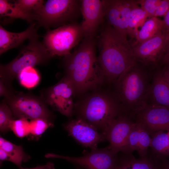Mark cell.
<instances>
[{
  "label": "cell",
  "mask_w": 169,
  "mask_h": 169,
  "mask_svg": "<svg viewBox=\"0 0 169 169\" xmlns=\"http://www.w3.org/2000/svg\"><path fill=\"white\" fill-rule=\"evenodd\" d=\"M77 50L64 57L65 75L76 94L100 88L105 82L96 55L95 38H84Z\"/></svg>",
  "instance_id": "6da1fadb"
},
{
  "label": "cell",
  "mask_w": 169,
  "mask_h": 169,
  "mask_svg": "<svg viewBox=\"0 0 169 169\" xmlns=\"http://www.w3.org/2000/svg\"><path fill=\"white\" fill-rule=\"evenodd\" d=\"M98 46L97 60L105 82L113 83L124 72L137 64L131 45L109 24L101 32Z\"/></svg>",
  "instance_id": "7a4b0ae2"
},
{
  "label": "cell",
  "mask_w": 169,
  "mask_h": 169,
  "mask_svg": "<svg viewBox=\"0 0 169 169\" xmlns=\"http://www.w3.org/2000/svg\"><path fill=\"white\" fill-rule=\"evenodd\" d=\"M94 90L74 104V113L103 133L109 124L125 112L113 94L105 91Z\"/></svg>",
  "instance_id": "3957f363"
},
{
  "label": "cell",
  "mask_w": 169,
  "mask_h": 169,
  "mask_svg": "<svg viewBox=\"0 0 169 169\" xmlns=\"http://www.w3.org/2000/svg\"><path fill=\"white\" fill-rule=\"evenodd\" d=\"M113 94L125 112L132 118L147 104L150 84L145 72L137 64L113 83Z\"/></svg>",
  "instance_id": "277c9868"
},
{
  "label": "cell",
  "mask_w": 169,
  "mask_h": 169,
  "mask_svg": "<svg viewBox=\"0 0 169 169\" xmlns=\"http://www.w3.org/2000/svg\"><path fill=\"white\" fill-rule=\"evenodd\" d=\"M53 57L38 38L30 40L15 58L8 64L0 65V79L9 89L13 90L11 83L23 69L46 64Z\"/></svg>",
  "instance_id": "5b68a950"
},
{
  "label": "cell",
  "mask_w": 169,
  "mask_h": 169,
  "mask_svg": "<svg viewBox=\"0 0 169 169\" xmlns=\"http://www.w3.org/2000/svg\"><path fill=\"white\" fill-rule=\"evenodd\" d=\"M81 13V0H48L36 14L37 26L49 29L76 22Z\"/></svg>",
  "instance_id": "8992f818"
},
{
  "label": "cell",
  "mask_w": 169,
  "mask_h": 169,
  "mask_svg": "<svg viewBox=\"0 0 169 169\" xmlns=\"http://www.w3.org/2000/svg\"><path fill=\"white\" fill-rule=\"evenodd\" d=\"M84 38L81 24L77 22L65 24L53 30L48 29L43 43L53 56L64 57Z\"/></svg>",
  "instance_id": "52a82bcc"
},
{
  "label": "cell",
  "mask_w": 169,
  "mask_h": 169,
  "mask_svg": "<svg viewBox=\"0 0 169 169\" xmlns=\"http://www.w3.org/2000/svg\"><path fill=\"white\" fill-rule=\"evenodd\" d=\"M10 107L17 119L42 118L51 121L52 115L42 99L22 92H14L3 100Z\"/></svg>",
  "instance_id": "ba28073f"
},
{
  "label": "cell",
  "mask_w": 169,
  "mask_h": 169,
  "mask_svg": "<svg viewBox=\"0 0 169 169\" xmlns=\"http://www.w3.org/2000/svg\"><path fill=\"white\" fill-rule=\"evenodd\" d=\"M75 94L73 84L64 76L56 84L42 90L40 97L54 110L70 117L74 113L73 97Z\"/></svg>",
  "instance_id": "9c48e42d"
},
{
  "label": "cell",
  "mask_w": 169,
  "mask_h": 169,
  "mask_svg": "<svg viewBox=\"0 0 169 169\" xmlns=\"http://www.w3.org/2000/svg\"><path fill=\"white\" fill-rule=\"evenodd\" d=\"M118 157V153L108 146L92 149L90 152L80 157H70L52 153L47 155V158L64 159L85 169H115Z\"/></svg>",
  "instance_id": "30bf717a"
},
{
  "label": "cell",
  "mask_w": 169,
  "mask_h": 169,
  "mask_svg": "<svg viewBox=\"0 0 169 169\" xmlns=\"http://www.w3.org/2000/svg\"><path fill=\"white\" fill-rule=\"evenodd\" d=\"M169 38V32L162 31L143 42L131 45L132 54L136 62L146 66L156 65L162 58Z\"/></svg>",
  "instance_id": "8fae6325"
},
{
  "label": "cell",
  "mask_w": 169,
  "mask_h": 169,
  "mask_svg": "<svg viewBox=\"0 0 169 169\" xmlns=\"http://www.w3.org/2000/svg\"><path fill=\"white\" fill-rule=\"evenodd\" d=\"M133 119L124 112L111 122L102 133L109 142L108 147L117 153L121 152L135 124Z\"/></svg>",
  "instance_id": "7c38bea8"
},
{
  "label": "cell",
  "mask_w": 169,
  "mask_h": 169,
  "mask_svg": "<svg viewBox=\"0 0 169 169\" xmlns=\"http://www.w3.org/2000/svg\"><path fill=\"white\" fill-rule=\"evenodd\" d=\"M69 135L81 144L91 149L97 148L99 143L105 140L102 133L83 119L77 118L64 125Z\"/></svg>",
  "instance_id": "4fadbf2b"
},
{
  "label": "cell",
  "mask_w": 169,
  "mask_h": 169,
  "mask_svg": "<svg viewBox=\"0 0 169 169\" xmlns=\"http://www.w3.org/2000/svg\"><path fill=\"white\" fill-rule=\"evenodd\" d=\"M150 135L159 131H169V109L147 104L134 116Z\"/></svg>",
  "instance_id": "5bb4252c"
},
{
  "label": "cell",
  "mask_w": 169,
  "mask_h": 169,
  "mask_svg": "<svg viewBox=\"0 0 169 169\" xmlns=\"http://www.w3.org/2000/svg\"><path fill=\"white\" fill-rule=\"evenodd\" d=\"M81 11L84 38H95L105 18L102 0H81Z\"/></svg>",
  "instance_id": "9a60e30c"
},
{
  "label": "cell",
  "mask_w": 169,
  "mask_h": 169,
  "mask_svg": "<svg viewBox=\"0 0 169 169\" xmlns=\"http://www.w3.org/2000/svg\"><path fill=\"white\" fill-rule=\"evenodd\" d=\"M36 22L30 24L24 31L19 33L9 31L0 25V54L19 46L26 40L38 38Z\"/></svg>",
  "instance_id": "2e32d148"
},
{
  "label": "cell",
  "mask_w": 169,
  "mask_h": 169,
  "mask_svg": "<svg viewBox=\"0 0 169 169\" xmlns=\"http://www.w3.org/2000/svg\"><path fill=\"white\" fill-rule=\"evenodd\" d=\"M149 99L151 103L148 104L169 109V83L164 77L162 71L154 75L149 87L147 100Z\"/></svg>",
  "instance_id": "e0dca14e"
},
{
  "label": "cell",
  "mask_w": 169,
  "mask_h": 169,
  "mask_svg": "<svg viewBox=\"0 0 169 169\" xmlns=\"http://www.w3.org/2000/svg\"><path fill=\"white\" fill-rule=\"evenodd\" d=\"M161 160L151 155L136 158L132 154L122 153L115 169H161Z\"/></svg>",
  "instance_id": "ac0fdd59"
},
{
  "label": "cell",
  "mask_w": 169,
  "mask_h": 169,
  "mask_svg": "<svg viewBox=\"0 0 169 169\" xmlns=\"http://www.w3.org/2000/svg\"><path fill=\"white\" fill-rule=\"evenodd\" d=\"M102 2L105 18L106 19L108 24L127 40L122 27L119 0H102Z\"/></svg>",
  "instance_id": "d6986e66"
},
{
  "label": "cell",
  "mask_w": 169,
  "mask_h": 169,
  "mask_svg": "<svg viewBox=\"0 0 169 169\" xmlns=\"http://www.w3.org/2000/svg\"><path fill=\"white\" fill-rule=\"evenodd\" d=\"M0 18L7 17L11 19L20 18L26 21L30 24L37 20L36 15L21 9L14 3L6 0H0Z\"/></svg>",
  "instance_id": "ffe728a7"
},
{
  "label": "cell",
  "mask_w": 169,
  "mask_h": 169,
  "mask_svg": "<svg viewBox=\"0 0 169 169\" xmlns=\"http://www.w3.org/2000/svg\"><path fill=\"white\" fill-rule=\"evenodd\" d=\"M151 155L160 160L169 157V140L167 133L159 131L150 134Z\"/></svg>",
  "instance_id": "44dd1931"
},
{
  "label": "cell",
  "mask_w": 169,
  "mask_h": 169,
  "mask_svg": "<svg viewBox=\"0 0 169 169\" xmlns=\"http://www.w3.org/2000/svg\"><path fill=\"white\" fill-rule=\"evenodd\" d=\"M163 31L162 20L156 17H150L145 21L139 30L133 45L143 42L158 35Z\"/></svg>",
  "instance_id": "7402d4cb"
},
{
  "label": "cell",
  "mask_w": 169,
  "mask_h": 169,
  "mask_svg": "<svg viewBox=\"0 0 169 169\" xmlns=\"http://www.w3.org/2000/svg\"><path fill=\"white\" fill-rule=\"evenodd\" d=\"M0 148L8 153L6 161L13 163L20 168L22 162L27 161L30 158L24 152L21 146L14 144L1 136Z\"/></svg>",
  "instance_id": "603a6c76"
},
{
  "label": "cell",
  "mask_w": 169,
  "mask_h": 169,
  "mask_svg": "<svg viewBox=\"0 0 169 169\" xmlns=\"http://www.w3.org/2000/svg\"><path fill=\"white\" fill-rule=\"evenodd\" d=\"M149 17L146 12L136 3L131 12L127 29V35L135 38L140 26H142Z\"/></svg>",
  "instance_id": "cb8c5ba5"
},
{
  "label": "cell",
  "mask_w": 169,
  "mask_h": 169,
  "mask_svg": "<svg viewBox=\"0 0 169 169\" xmlns=\"http://www.w3.org/2000/svg\"><path fill=\"white\" fill-rule=\"evenodd\" d=\"M137 2L150 18L164 16L169 10V0H138Z\"/></svg>",
  "instance_id": "d4e9b609"
},
{
  "label": "cell",
  "mask_w": 169,
  "mask_h": 169,
  "mask_svg": "<svg viewBox=\"0 0 169 169\" xmlns=\"http://www.w3.org/2000/svg\"><path fill=\"white\" fill-rule=\"evenodd\" d=\"M17 77L21 84L28 88L36 86L40 80L38 72L33 67H29L23 69Z\"/></svg>",
  "instance_id": "484cf974"
},
{
  "label": "cell",
  "mask_w": 169,
  "mask_h": 169,
  "mask_svg": "<svg viewBox=\"0 0 169 169\" xmlns=\"http://www.w3.org/2000/svg\"><path fill=\"white\" fill-rule=\"evenodd\" d=\"M136 121L138 124L139 129L138 145L137 151L140 157H144L148 155L147 151L150 146L151 138L149 133L144 126L139 122Z\"/></svg>",
  "instance_id": "4316f807"
},
{
  "label": "cell",
  "mask_w": 169,
  "mask_h": 169,
  "mask_svg": "<svg viewBox=\"0 0 169 169\" xmlns=\"http://www.w3.org/2000/svg\"><path fill=\"white\" fill-rule=\"evenodd\" d=\"M135 123L128 136L125 143L121 152L125 154H131L137 151L139 141V129L138 123Z\"/></svg>",
  "instance_id": "83f0119b"
},
{
  "label": "cell",
  "mask_w": 169,
  "mask_h": 169,
  "mask_svg": "<svg viewBox=\"0 0 169 169\" xmlns=\"http://www.w3.org/2000/svg\"><path fill=\"white\" fill-rule=\"evenodd\" d=\"M12 111L8 105L3 101L0 105V131L5 133L11 131V122L14 120Z\"/></svg>",
  "instance_id": "f1b7e54d"
},
{
  "label": "cell",
  "mask_w": 169,
  "mask_h": 169,
  "mask_svg": "<svg viewBox=\"0 0 169 169\" xmlns=\"http://www.w3.org/2000/svg\"><path fill=\"white\" fill-rule=\"evenodd\" d=\"M122 27L126 37L127 35V29L131 11L136 1L119 0Z\"/></svg>",
  "instance_id": "f546056e"
},
{
  "label": "cell",
  "mask_w": 169,
  "mask_h": 169,
  "mask_svg": "<svg viewBox=\"0 0 169 169\" xmlns=\"http://www.w3.org/2000/svg\"><path fill=\"white\" fill-rule=\"evenodd\" d=\"M10 128L17 137L23 138L30 134V120L24 118L14 119L11 123Z\"/></svg>",
  "instance_id": "4dcf8cb0"
},
{
  "label": "cell",
  "mask_w": 169,
  "mask_h": 169,
  "mask_svg": "<svg viewBox=\"0 0 169 169\" xmlns=\"http://www.w3.org/2000/svg\"><path fill=\"white\" fill-rule=\"evenodd\" d=\"M30 134L33 137H39L53 124L51 121L42 118L30 120Z\"/></svg>",
  "instance_id": "1f68e13d"
},
{
  "label": "cell",
  "mask_w": 169,
  "mask_h": 169,
  "mask_svg": "<svg viewBox=\"0 0 169 169\" xmlns=\"http://www.w3.org/2000/svg\"><path fill=\"white\" fill-rule=\"evenodd\" d=\"M13 3L24 11L36 14L43 8L45 1L43 0H17Z\"/></svg>",
  "instance_id": "d6a6232c"
},
{
  "label": "cell",
  "mask_w": 169,
  "mask_h": 169,
  "mask_svg": "<svg viewBox=\"0 0 169 169\" xmlns=\"http://www.w3.org/2000/svg\"><path fill=\"white\" fill-rule=\"evenodd\" d=\"M14 93L13 90L9 89L5 85L3 82L0 80V95L1 96H3L4 98H6Z\"/></svg>",
  "instance_id": "836d02e7"
},
{
  "label": "cell",
  "mask_w": 169,
  "mask_h": 169,
  "mask_svg": "<svg viewBox=\"0 0 169 169\" xmlns=\"http://www.w3.org/2000/svg\"><path fill=\"white\" fill-rule=\"evenodd\" d=\"M162 21L163 31L169 32V10L164 16Z\"/></svg>",
  "instance_id": "e575fe53"
},
{
  "label": "cell",
  "mask_w": 169,
  "mask_h": 169,
  "mask_svg": "<svg viewBox=\"0 0 169 169\" xmlns=\"http://www.w3.org/2000/svg\"><path fill=\"white\" fill-rule=\"evenodd\" d=\"M161 169H169V159L166 158L161 160Z\"/></svg>",
  "instance_id": "d590c367"
},
{
  "label": "cell",
  "mask_w": 169,
  "mask_h": 169,
  "mask_svg": "<svg viewBox=\"0 0 169 169\" xmlns=\"http://www.w3.org/2000/svg\"><path fill=\"white\" fill-rule=\"evenodd\" d=\"M169 56V38L166 46L164 52L162 59L163 60Z\"/></svg>",
  "instance_id": "8d00e7d4"
},
{
  "label": "cell",
  "mask_w": 169,
  "mask_h": 169,
  "mask_svg": "<svg viewBox=\"0 0 169 169\" xmlns=\"http://www.w3.org/2000/svg\"><path fill=\"white\" fill-rule=\"evenodd\" d=\"M162 73L164 77L169 83V65L167 68L162 71Z\"/></svg>",
  "instance_id": "74e56055"
},
{
  "label": "cell",
  "mask_w": 169,
  "mask_h": 169,
  "mask_svg": "<svg viewBox=\"0 0 169 169\" xmlns=\"http://www.w3.org/2000/svg\"><path fill=\"white\" fill-rule=\"evenodd\" d=\"M163 60L165 63L169 65V56L163 59Z\"/></svg>",
  "instance_id": "f35d334b"
},
{
  "label": "cell",
  "mask_w": 169,
  "mask_h": 169,
  "mask_svg": "<svg viewBox=\"0 0 169 169\" xmlns=\"http://www.w3.org/2000/svg\"><path fill=\"white\" fill-rule=\"evenodd\" d=\"M75 165L76 169H83L80 166L77 165Z\"/></svg>",
  "instance_id": "ab89813d"
},
{
  "label": "cell",
  "mask_w": 169,
  "mask_h": 169,
  "mask_svg": "<svg viewBox=\"0 0 169 169\" xmlns=\"http://www.w3.org/2000/svg\"><path fill=\"white\" fill-rule=\"evenodd\" d=\"M167 135H168V137L169 140V131H168V132H167Z\"/></svg>",
  "instance_id": "60d3db41"
}]
</instances>
